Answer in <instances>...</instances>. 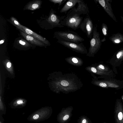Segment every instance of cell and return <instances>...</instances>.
Masks as SVG:
<instances>
[{
	"label": "cell",
	"instance_id": "obj_1",
	"mask_svg": "<svg viewBox=\"0 0 123 123\" xmlns=\"http://www.w3.org/2000/svg\"><path fill=\"white\" fill-rule=\"evenodd\" d=\"M83 19V17L80 16L71 9L68 12L60 23L64 26L76 30L79 28Z\"/></svg>",
	"mask_w": 123,
	"mask_h": 123
},
{
	"label": "cell",
	"instance_id": "obj_2",
	"mask_svg": "<svg viewBox=\"0 0 123 123\" xmlns=\"http://www.w3.org/2000/svg\"><path fill=\"white\" fill-rule=\"evenodd\" d=\"M54 37L58 40L70 42L77 43L84 41L83 38L76 32L71 31H59L55 33Z\"/></svg>",
	"mask_w": 123,
	"mask_h": 123
},
{
	"label": "cell",
	"instance_id": "obj_3",
	"mask_svg": "<svg viewBox=\"0 0 123 123\" xmlns=\"http://www.w3.org/2000/svg\"><path fill=\"white\" fill-rule=\"evenodd\" d=\"M96 25H94L92 37L90 41V47L87 55L93 56L100 48L102 40H101L99 32L97 31Z\"/></svg>",
	"mask_w": 123,
	"mask_h": 123
},
{
	"label": "cell",
	"instance_id": "obj_4",
	"mask_svg": "<svg viewBox=\"0 0 123 123\" xmlns=\"http://www.w3.org/2000/svg\"><path fill=\"white\" fill-rule=\"evenodd\" d=\"M94 27L92 20L88 15L84 19L80 24L79 28L86 34L88 38L91 39L92 37Z\"/></svg>",
	"mask_w": 123,
	"mask_h": 123
},
{
	"label": "cell",
	"instance_id": "obj_5",
	"mask_svg": "<svg viewBox=\"0 0 123 123\" xmlns=\"http://www.w3.org/2000/svg\"><path fill=\"white\" fill-rule=\"evenodd\" d=\"M57 42L72 50L82 54H86L87 51L86 47L82 43H74L58 40Z\"/></svg>",
	"mask_w": 123,
	"mask_h": 123
},
{
	"label": "cell",
	"instance_id": "obj_6",
	"mask_svg": "<svg viewBox=\"0 0 123 123\" xmlns=\"http://www.w3.org/2000/svg\"><path fill=\"white\" fill-rule=\"evenodd\" d=\"M66 16H60L56 14L53 9H52L48 18V21L50 26V28L63 27L64 26L60 23L61 21L66 17Z\"/></svg>",
	"mask_w": 123,
	"mask_h": 123
},
{
	"label": "cell",
	"instance_id": "obj_7",
	"mask_svg": "<svg viewBox=\"0 0 123 123\" xmlns=\"http://www.w3.org/2000/svg\"><path fill=\"white\" fill-rule=\"evenodd\" d=\"M15 26L19 30L40 40L46 45L49 46L50 45V43L47 40L39 35L34 32L27 27L20 24L18 26Z\"/></svg>",
	"mask_w": 123,
	"mask_h": 123
},
{
	"label": "cell",
	"instance_id": "obj_8",
	"mask_svg": "<svg viewBox=\"0 0 123 123\" xmlns=\"http://www.w3.org/2000/svg\"><path fill=\"white\" fill-rule=\"evenodd\" d=\"M95 2H98L103 7L108 15L114 21H116V18L113 12L111 6L107 0H95Z\"/></svg>",
	"mask_w": 123,
	"mask_h": 123
},
{
	"label": "cell",
	"instance_id": "obj_9",
	"mask_svg": "<svg viewBox=\"0 0 123 123\" xmlns=\"http://www.w3.org/2000/svg\"><path fill=\"white\" fill-rule=\"evenodd\" d=\"M77 3V8L72 9L73 10L80 15L82 14L88 15L89 11L86 3L83 0H79Z\"/></svg>",
	"mask_w": 123,
	"mask_h": 123
},
{
	"label": "cell",
	"instance_id": "obj_10",
	"mask_svg": "<svg viewBox=\"0 0 123 123\" xmlns=\"http://www.w3.org/2000/svg\"><path fill=\"white\" fill-rule=\"evenodd\" d=\"M115 116L117 123H123V106L119 101H117L115 108Z\"/></svg>",
	"mask_w": 123,
	"mask_h": 123
},
{
	"label": "cell",
	"instance_id": "obj_11",
	"mask_svg": "<svg viewBox=\"0 0 123 123\" xmlns=\"http://www.w3.org/2000/svg\"><path fill=\"white\" fill-rule=\"evenodd\" d=\"M19 31L22 36L26 40L31 44L39 46H43L45 45H46L43 42L35 38L30 36L20 30Z\"/></svg>",
	"mask_w": 123,
	"mask_h": 123
},
{
	"label": "cell",
	"instance_id": "obj_12",
	"mask_svg": "<svg viewBox=\"0 0 123 123\" xmlns=\"http://www.w3.org/2000/svg\"><path fill=\"white\" fill-rule=\"evenodd\" d=\"M79 0H69L66 3L60 11L61 13H64L66 14L67 12L70 9L75 7V6L78 3Z\"/></svg>",
	"mask_w": 123,
	"mask_h": 123
},
{
	"label": "cell",
	"instance_id": "obj_13",
	"mask_svg": "<svg viewBox=\"0 0 123 123\" xmlns=\"http://www.w3.org/2000/svg\"><path fill=\"white\" fill-rule=\"evenodd\" d=\"M97 85L104 88H117L119 87V85L116 83L112 81L104 80L98 81L96 82Z\"/></svg>",
	"mask_w": 123,
	"mask_h": 123
},
{
	"label": "cell",
	"instance_id": "obj_14",
	"mask_svg": "<svg viewBox=\"0 0 123 123\" xmlns=\"http://www.w3.org/2000/svg\"><path fill=\"white\" fill-rule=\"evenodd\" d=\"M41 0H36L30 2L26 6L25 9L34 10L39 8L41 5Z\"/></svg>",
	"mask_w": 123,
	"mask_h": 123
},
{
	"label": "cell",
	"instance_id": "obj_15",
	"mask_svg": "<svg viewBox=\"0 0 123 123\" xmlns=\"http://www.w3.org/2000/svg\"><path fill=\"white\" fill-rule=\"evenodd\" d=\"M15 43V45H18L23 48H28L32 45L27 40L21 38L18 39Z\"/></svg>",
	"mask_w": 123,
	"mask_h": 123
},
{
	"label": "cell",
	"instance_id": "obj_16",
	"mask_svg": "<svg viewBox=\"0 0 123 123\" xmlns=\"http://www.w3.org/2000/svg\"><path fill=\"white\" fill-rule=\"evenodd\" d=\"M110 39L114 43L118 44L123 41V35L117 34L112 36Z\"/></svg>",
	"mask_w": 123,
	"mask_h": 123
},
{
	"label": "cell",
	"instance_id": "obj_17",
	"mask_svg": "<svg viewBox=\"0 0 123 123\" xmlns=\"http://www.w3.org/2000/svg\"><path fill=\"white\" fill-rule=\"evenodd\" d=\"M91 69V71L93 73L100 75H109L110 74L108 72H104L101 71L97 69H96L94 67H92Z\"/></svg>",
	"mask_w": 123,
	"mask_h": 123
},
{
	"label": "cell",
	"instance_id": "obj_18",
	"mask_svg": "<svg viewBox=\"0 0 123 123\" xmlns=\"http://www.w3.org/2000/svg\"><path fill=\"white\" fill-rule=\"evenodd\" d=\"M97 69L102 72H108L109 71V69L107 67L105 66L102 64H100L97 67Z\"/></svg>",
	"mask_w": 123,
	"mask_h": 123
},
{
	"label": "cell",
	"instance_id": "obj_19",
	"mask_svg": "<svg viewBox=\"0 0 123 123\" xmlns=\"http://www.w3.org/2000/svg\"><path fill=\"white\" fill-rule=\"evenodd\" d=\"M49 1L55 4H58L59 5V9L60 6L63 4L67 0H50Z\"/></svg>",
	"mask_w": 123,
	"mask_h": 123
},
{
	"label": "cell",
	"instance_id": "obj_20",
	"mask_svg": "<svg viewBox=\"0 0 123 123\" xmlns=\"http://www.w3.org/2000/svg\"><path fill=\"white\" fill-rule=\"evenodd\" d=\"M102 30L103 34L105 36H106L108 32V28L106 25L104 23L102 24Z\"/></svg>",
	"mask_w": 123,
	"mask_h": 123
},
{
	"label": "cell",
	"instance_id": "obj_21",
	"mask_svg": "<svg viewBox=\"0 0 123 123\" xmlns=\"http://www.w3.org/2000/svg\"><path fill=\"white\" fill-rule=\"evenodd\" d=\"M116 57L118 59H121L123 58V50H120L117 53Z\"/></svg>",
	"mask_w": 123,
	"mask_h": 123
},
{
	"label": "cell",
	"instance_id": "obj_22",
	"mask_svg": "<svg viewBox=\"0 0 123 123\" xmlns=\"http://www.w3.org/2000/svg\"><path fill=\"white\" fill-rule=\"evenodd\" d=\"M11 20L12 23L15 26H18L19 25L20 23L14 18L12 17Z\"/></svg>",
	"mask_w": 123,
	"mask_h": 123
},
{
	"label": "cell",
	"instance_id": "obj_23",
	"mask_svg": "<svg viewBox=\"0 0 123 123\" xmlns=\"http://www.w3.org/2000/svg\"><path fill=\"white\" fill-rule=\"evenodd\" d=\"M69 115L68 114L65 115L63 117L62 119L63 121H66L68 119Z\"/></svg>",
	"mask_w": 123,
	"mask_h": 123
},
{
	"label": "cell",
	"instance_id": "obj_24",
	"mask_svg": "<svg viewBox=\"0 0 123 123\" xmlns=\"http://www.w3.org/2000/svg\"><path fill=\"white\" fill-rule=\"evenodd\" d=\"M72 61L75 63H77L78 62V60L77 58L75 57L73 58L72 59Z\"/></svg>",
	"mask_w": 123,
	"mask_h": 123
},
{
	"label": "cell",
	"instance_id": "obj_25",
	"mask_svg": "<svg viewBox=\"0 0 123 123\" xmlns=\"http://www.w3.org/2000/svg\"><path fill=\"white\" fill-rule=\"evenodd\" d=\"M39 117V115L37 114L34 115L33 117V118L35 120L37 119Z\"/></svg>",
	"mask_w": 123,
	"mask_h": 123
},
{
	"label": "cell",
	"instance_id": "obj_26",
	"mask_svg": "<svg viewBox=\"0 0 123 123\" xmlns=\"http://www.w3.org/2000/svg\"><path fill=\"white\" fill-rule=\"evenodd\" d=\"M11 63L10 62H8L7 63L6 66L8 68H10L11 67Z\"/></svg>",
	"mask_w": 123,
	"mask_h": 123
},
{
	"label": "cell",
	"instance_id": "obj_27",
	"mask_svg": "<svg viewBox=\"0 0 123 123\" xmlns=\"http://www.w3.org/2000/svg\"><path fill=\"white\" fill-rule=\"evenodd\" d=\"M17 103L18 104H20L23 103V101L21 100H19L17 101Z\"/></svg>",
	"mask_w": 123,
	"mask_h": 123
},
{
	"label": "cell",
	"instance_id": "obj_28",
	"mask_svg": "<svg viewBox=\"0 0 123 123\" xmlns=\"http://www.w3.org/2000/svg\"><path fill=\"white\" fill-rule=\"evenodd\" d=\"M86 120L85 119H84L82 121L81 123H86Z\"/></svg>",
	"mask_w": 123,
	"mask_h": 123
},
{
	"label": "cell",
	"instance_id": "obj_29",
	"mask_svg": "<svg viewBox=\"0 0 123 123\" xmlns=\"http://www.w3.org/2000/svg\"><path fill=\"white\" fill-rule=\"evenodd\" d=\"M4 41L3 40H1L0 42V44L4 42Z\"/></svg>",
	"mask_w": 123,
	"mask_h": 123
},
{
	"label": "cell",
	"instance_id": "obj_30",
	"mask_svg": "<svg viewBox=\"0 0 123 123\" xmlns=\"http://www.w3.org/2000/svg\"><path fill=\"white\" fill-rule=\"evenodd\" d=\"M121 18L122 19V20L123 23V17L122 16H121Z\"/></svg>",
	"mask_w": 123,
	"mask_h": 123
}]
</instances>
